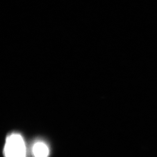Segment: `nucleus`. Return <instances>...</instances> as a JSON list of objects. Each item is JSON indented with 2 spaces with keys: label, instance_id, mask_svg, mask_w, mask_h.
<instances>
[{
  "label": "nucleus",
  "instance_id": "f03ea898",
  "mask_svg": "<svg viewBox=\"0 0 157 157\" xmlns=\"http://www.w3.org/2000/svg\"><path fill=\"white\" fill-rule=\"evenodd\" d=\"M33 153L35 157H48L49 149L46 144L39 141L35 143L33 147Z\"/></svg>",
  "mask_w": 157,
  "mask_h": 157
},
{
  "label": "nucleus",
  "instance_id": "f257e3e1",
  "mask_svg": "<svg viewBox=\"0 0 157 157\" xmlns=\"http://www.w3.org/2000/svg\"><path fill=\"white\" fill-rule=\"evenodd\" d=\"M4 153L5 157H26L25 143L20 134H11L7 137Z\"/></svg>",
  "mask_w": 157,
  "mask_h": 157
}]
</instances>
